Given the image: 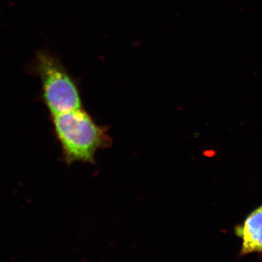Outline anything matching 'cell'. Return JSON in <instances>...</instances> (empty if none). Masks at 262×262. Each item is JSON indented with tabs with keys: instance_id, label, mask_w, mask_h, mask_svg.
Returning a JSON list of instances; mask_svg holds the SVG:
<instances>
[{
	"instance_id": "1",
	"label": "cell",
	"mask_w": 262,
	"mask_h": 262,
	"mask_svg": "<svg viewBox=\"0 0 262 262\" xmlns=\"http://www.w3.org/2000/svg\"><path fill=\"white\" fill-rule=\"evenodd\" d=\"M40 80L42 101L53 115L82 108L80 92L61 61L46 49L36 51L27 65Z\"/></svg>"
},
{
	"instance_id": "2",
	"label": "cell",
	"mask_w": 262,
	"mask_h": 262,
	"mask_svg": "<svg viewBox=\"0 0 262 262\" xmlns=\"http://www.w3.org/2000/svg\"><path fill=\"white\" fill-rule=\"evenodd\" d=\"M55 132L67 163L92 162L105 134L82 108L53 115Z\"/></svg>"
},
{
	"instance_id": "3",
	"label": "cell",
	"mask_w": 262,
	"mask_h": 262,
	"mask_svg": "<svg viewBox=\"0 0 262 262\" xmlns=\"http://www.w3.org/2000/svg\"><path fill=\"white\" fill-rule=\"evenodd\" d=\"M236 234L242 239L241 256L262 252V206L248 215Z\"/></svg>"
}]
</instances>
